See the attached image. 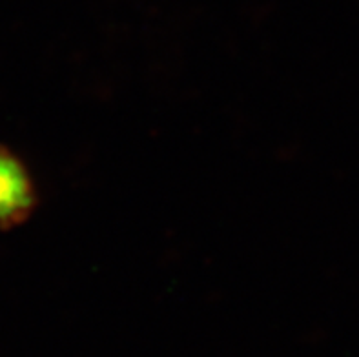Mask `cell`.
<instances>
[{"label": "cell", "mask_w": 359, "mask_h": 357, "mask_svg": "<svg viewBox=\"0 0 359 357\" xmlns=\"http://www.w3.org/2000/svg\"><path fill=\"white\" fill-rule=\"evenodd\" d=\"M32 173L15 151L0 144V230L22 227L36 208Z\"/></svg>", "instance_id": "cell-1"}]
</instances>
